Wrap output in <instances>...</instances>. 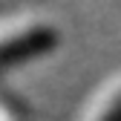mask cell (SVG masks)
<instances>
[{"label": "cell", "instance_id": "6da1fadb", "mask_svg": "<svg viewBox=\"0 0 121 121\" xmlns=\"http://www.w3.org/2000/svg\"><path fill=\"white\" fill-rule=\"evenodd\" d=\"M55 29L40 20L6 23L0 26V72L9 66H20L23 60H32L40 52L55 46Z\"/></svg>", "mask_w": 121, "mask_h": 121}, {"label": "cell", "instance_id": "7a4b0ae2", "mask_svg": "<svg viewBox=\"0 0 121 121\" xmlns=\"http://www.w3.org/2000/svg\"><path fill=\"white\" fill-rule=\"evenodd\" d=\"M89 121H121V84H115L107 92V98L92 110Z\"/></svg>", "mask_w": 121, "mask_h": 121}]
</instances>
